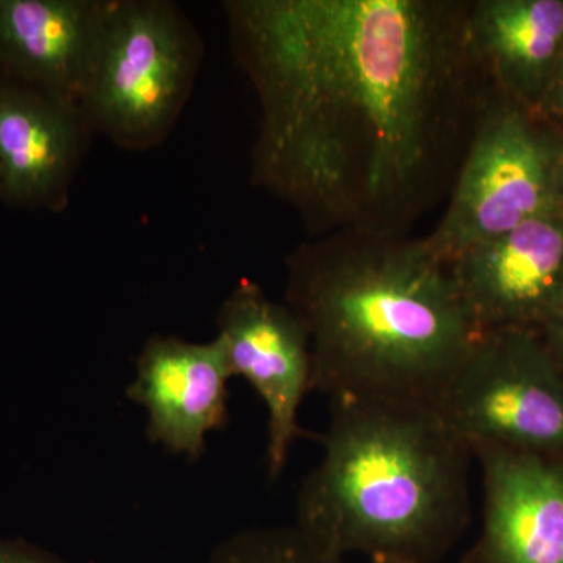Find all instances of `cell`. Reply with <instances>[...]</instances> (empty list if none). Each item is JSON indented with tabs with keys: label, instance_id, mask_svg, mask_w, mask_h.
Wrapping results in <instances>:
<instances>
[{
	"label": "cell",
	"instance_id": "1",
	"mask_svg": "<svg viewBox=\"0 0 563 563\" xmlns=\"http://www.w3.org/2000/svg\"><path fill=\"white\" fill-rule=\"evenodd\" d=\"M461 0H240L262 106L252 180L321 235L407 229L446 188L496 98Z\"/></svg>",
	"mask_w": 563,
	"mask_h": 563
},
{
	"label": "cell",
	"instance_id": "20",
	"mask_svg": "<svg viewBox=\"0 0 563 563\" xmlns=\"http://www.w3.org/2000/svg\"><path fill=\"white\" fill-rule=\"evenodd\" d=\"M0 199H2V180H0Z\"/></svg>",
	"mask_w": 563,
	"mask_h": 563
},
{
	"label": "cell",
	"instance_id": "5",
	"mask_svg": "<svg viewBox=\"0 0 563 563\" xmlns=\"http://www.w3.org/2000/svg\"><path fill=\"white\" fill-rule=\"evenodd\" d=\"M437 410L472 450L563 459V369L539 332H481Z\"/></svg>",
	"mask_w": 563,
	"mask_h": 563
},
{
	"label": "cell",
	"instance_id": "6",
	"mask_svg": "<svg viewBox=\"0 0 563 563\" xmlns=\"http://www.w3.org/2000/svg\"><path fill=\"white\" fill-rule=\"evenodd\" d=\"M558 133L531 111L493 99L474 132L451 199L424 243L450 263L463 251L554 209Z\"/></svg>",
	"mask_w": 563,
	"mask_h": 563
},
{
	"label": "cell",
	"instance_id": "2",
	"mask_svg": "<svg viewBox=\"0 0 563 563\" xmlns=\"http://www.w3.org/2000/svg\"><path fill=\"white\" fill-rule=\"evenodd\" d=\"M287 306L312 352L313 391L439 409L479 336L450 263L424 239L342 231L288 258Z\"/></svg>",
	"mask_w": 563,
	"mask_h": 563
},
{
	"label": "cell",
	"instance_id": "9",
	"mask_svg": "<svg viewBox=\"0 0 563 563\" xmlns=\"http://www.w3.org/2000/svg\"><path fill=\"white\" fill-rule=\"evenodd\" d=\"M232 379L221 340L191 343L151 336L136 361L128 398L146 412V435L172 454L199 461L207 437L229 421Z\"/></svg>",
	"mask_w": 563,
	"mask_h": 563
},
{
	"label": "cell",
	"instance_id": "19",
	"mask_svg": "<svg viewBox=\"0 0 563 563\" xmlns=\"http://www.w3.org/2000/svg\"><path fill=\"white\" fill-rule=\"evenodd\" d=\"M369 563H404V562H396V561H388V559H372Z\"/></svg>",
	"mask_w": 563,
	"mask_h": 563
},
{
	"label": "cell",
	"instance_id": "17",
	"mask_svg": "<svg viewBox=\"0 0 563 563\" xmlns=\"http://www.w3.org/2000/svg\"><path fill=\"white\" fill-rule=\"evenodd\" d=\"M540 336H542L543 343L547 344L555 362L563 369V296L553 317L548 320L542 331H540Z\"/></svg>",
	"mask_w": 563,
	"mask_h": 563
},
{
	"label": "cell",
	"instance_id": "11",
	"mask_svg": "<svg viewBox=\"0 0 563 563\" xmlns=\"http://www.w3.org/2000/svg\"><path fill=\"white\" fill-rule=\"evenodd\" d=\"M92 132L77 103L18 81H0L2 199L62 210Z\"/></svg>",
	"mask_w": 563,
	"mask_h": 563
},
{
	"label": "cell",
	"instance_id": "13",
	"mask_svg": "<svg viewBox=\"0 0 563 563\" xmlns=\"http://www.w3.org/2000/svg\"><path fill=\"white\" fill-rule=\"evenodd\" d=\"M468 38L499 98L536 111L563 46V0H476Z\"/></svg>",
	"mask_w": 563,
	"mask_h": 563
},
{
	"label": "cell",
	"instance_id": "18",
	"mask_svg": "<svg viewBox=\"0 0 563 563\" xmlns=\"http://www.w3.org/2000/svg\"><path fill=\"white\" fill-rule=\"evenodd\" d=\"M554 129L558 133V144H555L553 166V190L555 206L563 210V124Z\"/></svg>",
	"mask_w": 563,
	"mask_h": 563
},
{
	"label": "cell",
	"instance_id": "14",
	"mask_svg": "<svg viewBox=\"0 0 563 563\" xmlns=\"http://www.w3.org/2000/svg\"><path fill=\"white\" fill-rule=\"evenodd\" d=\"M206 563H347L314 543L298 526L246 529L213 548Z\"/></svg>",
	"mask_w": 563,
	"mask_h": 563
},
{
	"label": "cell",
	"instance_id": "4",
	"mask_svg": "<svg viewBox=\"0 0 563 563\" xmlns=\"http://www.w3.org/2000/svg\"><path fill=\"white\" fill-rule=\"evenodd\" d=\"M199 47L190 22L173 3L111 2L81 106L91 131L131 150L165 139L190 95Z\"/></svg>",
	"mask_w": 563,
	"mask_h": 563
},
{
	"label": "cell",
	"instance_id": "8",
	"mask_svg": "<svg viewBox=\"0 0 563 563\" xmlns=\"http://www.w3.org/2000/svg\"><path fill=\"white\" fill-rule=\"evenodd\" d=\"M450 266L479 332L540 333L563 296V210L536 214L463 251Z\"/></svg>",
	"mask_w": 563,
	"mask_h": 563
},
{
	"label": "cell",
	"instance_id": "7",
	"mask_svg": "<svg viewBox=\"0 0 563 563\" xmlns=\"http://www.w3.org/2000/svg\"><path fill=\"white\" fill-rule=\"evenodd\" d=\"M218 339L232 377L246 379L268 412L266 466L276 479L292 443L302 437L299 410L313 391L312 352L302 322L287 303L274 302L261 285L242 280L218 314Z\"/></svg>",
	"mask_w": 563,
	"mask_h": 563
},
{
	"label": "cell",
	"instance_id": "15",
	"mask_svg": "<svg viewBox=\"0 0 563 563\" xmlns=\"http://www.w3.org/2000/svg\"><path fill=\"white\" fill-rule=\"evenodd\" d=\"M533 114L553 128L563 124V46L547 90L543 92L542 101L537 106Z\"/></svg>",
	"mask_w": 563,
	"mask_h": 563
},
{
	"label": "cell",
	"instance_id": "12",
	"mask_svg": "<svg viewBox=\"0 0 563 563\" xmlns=\"http://www.w3.org/2000/svg\"><path fill=\"white\" fill-rule=\"evenodd\" d=\"M110 9L103 0H0V69L84 106Z\"/></svg>",
	"mask_w": 563,
	"mask_h": 563
},
{
	"label": "cell",
	"instance_id": "10",
	"mask_svg": "<svg viewBox=\"0 0 563 563\" xmlns=\"http://www.w3.org/2000/svg\"><path fill=\"white\" fill-rule=\"evenodd\" d=\"M472 451L483 472V526L461 563H563V459Z\"/></svg>",
	"mask_w": 563,
	"mask_h": 563
},
{
	"label": "cell",
	"instance_id": "3",
	"mask_svg": "<svg viewBox=\"0 0 563 563\" xmlns=\"http://www.w3.org/2000/svg\"><path fill=\"white\" fill-rule=\"evenodd\" d=\"M321 442L295 526L324 550L437 563L468 529L473 451L435 407L333 399Z\"/></svg>",
	"mask_w": 563,
	"mask_h": 563
},
{
	"label": "cell",
	"instance_id": "16",
	"mask_svg": "<svg viewBox=\"0 0 563 563\" xmlns=\"http://www.w3.org/2000/svg\"><path fill=\"white\" fill-rule=\"evenodd\" d=\"M0 563H66L60 558L22 539L0 537Z\"/></svg>",
	"mask_w": 563,
	"mask_h": 563
}]
</instances>
